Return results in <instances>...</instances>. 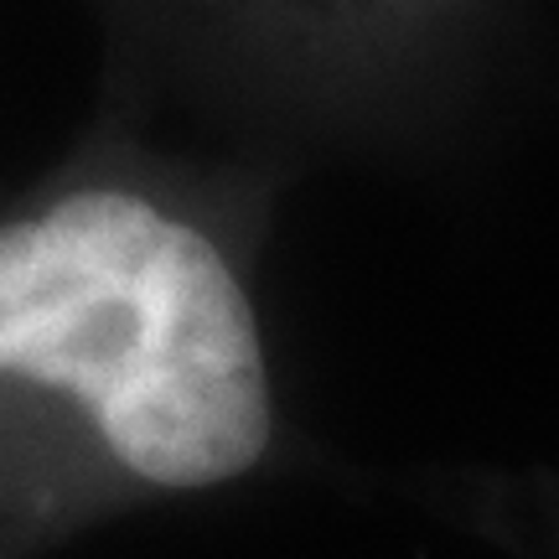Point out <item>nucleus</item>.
<instances>
[{
    "instance_id": "1",
    "label": "nucleus",
    "mask_w": 559,
    "mask_h": 559,
    "mask_svg": "<svg viewBox=\"0 0 559 559\" xmlns=\"http://www.w3.org/2000/svg\"><path fill=\"white\" fill-rule=\"evenodd\" d=\"M0 383L62 400L166 492L243 477L275 430L260 321L218 243L109 187L0 223Z\"/></svg>"
}]
</instances>
